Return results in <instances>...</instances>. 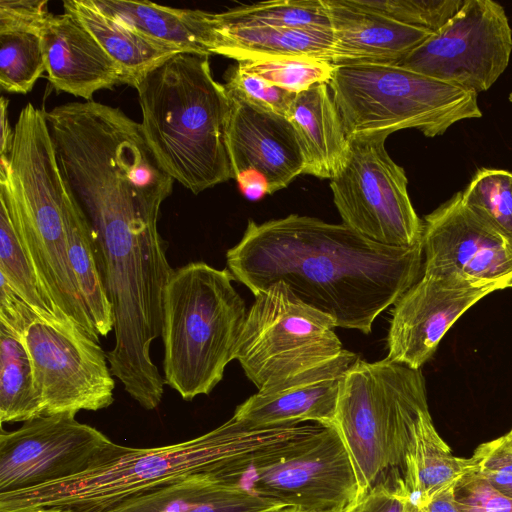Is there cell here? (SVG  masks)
I'll return each instance as SVG.
<instances>
[{
	"label": "cell",
	"instance_id": "obj_1",
	"mask_svg": "<svg viewBox=\"0 0 512 512\" xmlns=\"http://www.w3.org/2000/svg\"><path fill=\"white\" fill-rule=\"evenodd\" d=\"M422 256V243L387 246L343 223L290 214L249 220L226 260L253 295L283 282L336 327L369 334L377 316L419 280Z\"/></svg>",
	"mask_w": 512,
	"mask_h": 512
},
{
	"label": "cell",
	"instance_id": "obj_2",
	"mask_svg": "<svg viewBox=\"0 0 512 512\" xmlns=\"http://www.w3.org/2000/svg\"><path fill=\"white\" fill-rule=\"evenodd\" d=\"M208 57L177 53L134 86L149 148L163 170L194 194L233 178L227 148L232 102Z\"/></svg>",
	"mask_w": 512,
	"mask_h": 512
},
{
	"label": "cell",
	"instance_id": "obj_3",
	"mask_svg": "<svg viewBox=\"0 0 512 512\" xmlns=\"http://www.w3.org/2000/svg\"><path fill=\"white\" fill-rule=\"evenodd\" d=\"M307 423L250 427L231 417L217 428L176 444L133 448L107 464L27 490L0 494V511L66 507L107 512L122 502L195 474H209L227 462L300 432Z\"/></svg>",
	"mask_w": 512,
	"mask_h": 512
},
{
	"label": "cell",
	"instance_id": "obj_4",
	"mask_svg": "<svg viewBox=\"0 0 512 512\" xmlns=\"http://www.w3.org/2000/svg\"><path fill=\"white\" fill-rule=\"evenodd\" d=\"M0 188L9 199L25 248L56 314L99 341L69 264L64 213L67 189L45 110L31 103L19 113L8 159H0Z\"/></svg>",
	"mask_w": 512,
	"mask_h": 512
},
{
	"label": "cell",
	"instance_id": "obj_5",
	"mask_svg": "<svg viewBox=\"0 0 512 512\" xmlns=\"http://www.w3.org/2000/svg\"><path fill=\"white\" fill-rule=\"evenodd\" d=\"M228 269L191 262L163 294L164 383L186 401L208 395L235 353L248 310Z\"/></svg>",
	"mask_w": 512,
	"mask_h": 512
},
{
	"label": "cell",
	"instance_id": "obj_6",
	"mask_svg": "<svg viewBox=\"0 0 512 512\" xmlns=\"http://www.w3.org/2000/svg\"><path fill=\"white\" fill-rule=\"evenodd\" d=\"M328 85L349 139L411 128L433 138L482 116L475 92L396 64L335 65Z\"/></svg>",
	"mask_w": 512,
	"mask_h": 512
},
{
	"label": "cell",
	"instance_id": "obj_7",
	"mask_svg": "<svg viewBox=\"0 0 512 512\" xmlns=\"http://www.w3.org/2000/svg\"><path fill=\"white\" fill-rule=\"evenodd\" d=\"M428 409L420 369L388 358L360 359L350 369L341 385L334 425L355 470L360 499L388 471L402 467L415 423Z\"/></svg>",
	"mask_w": 512,
	"mask_h": 512
},
{
	"label": "cell",
	"instance_id": "obj_8",
	"mask_svg": "<svg viewBox=\"0 0 512 512\" xmlns=\"http://www.w3.org/2000/svg\"><path fill=\"white\" fill-rule=\"evenodd\" d=\"M209 475L299 512H347L360 499L355 470L334 424L307 423L297 434Z\"/></svg>",
	"mask_w": 512,
	"mask_h": 512
},
{
	"label": "cell",
	"instance_id": "obj_9",
	"mask_svg": "<svg viewBox=\"0 0 512 512\" xmlns=\"http://www.w3.org/2000/svg\"><path fill=\"white\" fill-rule=\"evenodd\" d=\"M235 359L259 390L341 353L335 321L301 301L283 282L254 295Z\"/></svg>",
	"mask_w": 512,
	"mask_h": 512
},
{
	"label": "cell",
	"instance_id": "obj_10",
	"mask_svg": "<svg viewBox=\"0 0 512 512\" xmlns=\"http://www.w3.org/2000/svg\"><path fill=\"white\" fill-rule=\"evenodd\" d=\"M387 137L350 138L346 162L330 188L343 224L374 242L412 247L422 241L423 220L411 203L404 169L385 148Z\"/></svg>",
	"mask_w": 512,
	"mask_h": 512
},
{
	"label": "cell",
	"instance_id": "obj_11",
	"mask_svg": "<svg viewBox=\"0 0 512 512\" xmlns=\"http://www.w3.org/2000/svg\"><path fill=\"white\" fill-rule=\"evenodd\" d=\"M75 415H42L14 431L1 430L0 494L76 476L130 450Z\"/></svg>",
	"mask_w": 512,
	"mask_h": 512
},
{
	"label": "cell",
	"instance_id": "obj_12",
	"mask_svg": "<svg viewBox=\"0 0 512 512\" xmlns=\"http://www.w3.org/2000/svg\"><path fill=\"white\" fill-rule=\"evenodd\" d=\"M511 54L504 7L493 0H464L441 30L393 64L479 94L504 73Z\"/></svg>",
	"mask_w": 512,
	"mask_h": 512
},
{
	"label": "cell",
	"instance_id": "obj_13",
	"mask_svg": "<svg viewBox=\"0 0 512 512\" xmlns=\"http://www.w3.org/2000/svg\"><path fill=\"white\" fill-rule=\"evenodd\" d=\"M24 341L43 415L98 411L114 402L115 381L107 353L79 328L38 318Z\"/></svg>",
	"mask_w": 512,
	"mask_h": 512
},
{
	"label": "cell",
	"instance_id": "obj_14",
	"mask_svg": "<svg viewBox=\"0 0 512 512\" xmlns=\"http://www.w3.org/2000/svg\"><path fill=\"white\" fill-rule=\"evenodd\" d=\"M423 275L512 287V242L457 192L423 219Z\"/></svg>",
	"mask_w": 512,
	"mask_h": 512
},
{
	"label": "cell",
	"instance_id": "obj_15",
	"mask_svg": "<svg viewBox=\"0 0 512 512\" xmlns=\"http://www.w3.org/2000/svg\"><path fill=\"white\" fill-rule=\"evenodd\" d=\"M229 96L232 110L227 148L232 177L242 194L256 201L287 187L304 173L303 151L287 117Z\"/></svg>",
	"mask_w": 512,
	"mask_h": 512
},
{
	"label": "cell",
	"instance_id": "obj_16",
	"mask_svg": "<svg viewBox=\"0 0 512 512\" xmlns=\"http://www.w3.org/2000/svg\"><path fill=\"white\" fill-rule=\"evenodd\" d=\"M501 290L423 275L394 304L388 332L393 362L420 369L451 326L486 295Z\"/></svg>",
	"mask_w": 512,
	"mask_h": 512
},
{
	"label": "cell",
	"instance_id": "obj_17",
	"mask_svg": "<svg viewBox=\"0 0 512 512\" xmlns=\"http://www.w3.org/2000/svg\"><path fill=\"white\" fill-rule=\"evenodd\" d=\"M360 359L343 349L330 360L259 390L237 406L233 417L256 428L334 424L341 385Z\"/></svg>",
	"mask_w": 512,
	"mask_h": 512
},
{
	"label": "cell",
	"instance_id": "obj_18",
	"mask_svg": "<svg viewBox=\"0 0 512 512\" xmlns=\"http://www.w3.org/2000/svg\"><path fill=\"white\" fill-rule=\"evenodd\" d=\"M51 85L84 101L95 92L126 84L120 67L72 15L50 14L41 35Z\"/></svg>",
	"mask_w": 512,
	"mask_h": 512
},
{
	"label": "cell",
	"instance_id": "obj_19",
	"mask_svg": "<svg viewBox=\"0 0 512 512\" xmlns=\"http://www.w3.org/2000/svg\"><path fill=\"white\" fill-rule=\"evenodd\" d=\"M324 2L333 31V44L326 61L334 65L393 64L433 34L357 8L348 0Z\"/></svg>",
	"mask_w": 512,
	"mask_h": 512
},
{
	"label": "cell",
	"instance_id": "obj_20",
	"mask_svg": "<svg viewBox=\"0 0 512 512\" xmlns=\"http://www.w3.org/2000/svg\"><path fill=\"white\" fill-rule=\"evenodd\" d=\"M288 119L303 151V174L334 178L346 162L350 140L328 83L297 93Z\"/></svg>",
	"mask_w": 512,
	"mask_h": 512
},
{
	"label": "cell",
	"instance_id": "obj_21",
	"mask_svg": "<svg viewBox=\"0 0 512 512\" xmlns=\"http://www.w3.org/2000/svg\"><path fill=\"white\" fill-rule=\"evenodd\" d=\"M287 508L209 474H195L128 499L107 512H276Z\"/></svg>",
	"mask_w": 512,
	"mask_h": 512
},
{
	"label": "cell",
	"instance_id": "obj_22",
	"mask_svg": "<svg viewBox=\"0 0 512 512\" xmlns=\"http://www.w3.org/2000/svg\"><path fill=\"white\" fill-rule=\"evenodd\" d=\"M99 11L179 52L212 55L211 13L148 1L90 0Z\"/></svg>",
	"mask_w": 512,
	"mask_h": 512
},
{
	"label": "cell",
	"instance_id": "obj_23",
	"mask_svg": "<svg viewBox=\"0 0 512 512\" xmlns=\"http://www.w3.org/2000/svg\"><path fill=\"white\" fill-rule=\"evenodd\" d=\"M212 24L211 53L240 61L315 58L326 61L332 28L226 27Z\"/></svg>",
	"mask_w": 512,
	"mask_h": 512
},
{
	"label": "cell",
	"instance_id": "obj_24",
	"mask_svg": "<svg viewBox=\"0 0 512 512\" xmlns=\"http://www.w3.org/2000/svg\"><path fill=\"white\" fill-rule=\"evenodd\" d=\"M63 7L120 67L125 83L132 87L167 58L180 53L99 11L90 0H66Z\"/></svg>",
	"mask_w": 512,
	"mask_h": 512
},
{
	"label": "cell",
	"instance_id": "obj_25",
	"mask_svg": "<svg viewBox=\"0 0 512 512\" xmlns=\"http://www.w3.org/2000/svg\"><path fill=\"white\" fill-rule=\"evenodd\" d=\"M402 469L409 501L422 504L473 471V462L471 457H457L452 453L437 432L428 409L415 423Z\"/></svg>",
	"mask_w": 512,
	"mask_h": 512
},
{
	"label": "cell",
	"instance_id": "obj_26",
	"mask_svg": "<svg viewBox=\"0 0 512 512\" xmlns=\"http://www.w3.org/2000/svg\"><path fill=\"white\" fill-rule=\"evenodd\" d=\"M64 213L70 267L97 334L106 337L114 329L112 305L90 224L68 190Z\"/></svg>",
	"mask_w": 512,
	"mask_h": 512
},
{
	"label": "cell",
	"instance_id": "obj_27",
	"mask_svg": "<svg viewBox=\"0 0 512 512\" xmlns=\"http://www.w3.org/2000/svg\"><path fill=\"white\" fill-rule=\"evenodd\" d=\"M43 415L24 338L0 326V421L26 422Z\"/></svg>",
	"mask_w": 512,
	"mask_h": 512
},
{
	"label": "cell",
	"instance_id": "obj_28",
	"mask_svg": "<svg viewBox=\"0 0 512 512\" xmlns=\"http://www.w3.org/2000/svg\"><path fill=\"white\" fill-rule=\"evenodd\" d=\"M0 203V275L40 317L63 321L41 286L21 238L11 204L2 188Z\"/></svg>",
	"mask_w": 512,
	"mask_h": 512
},
{
	"label": "cell",
	"instance_id": "obj_29",
	"mask_svg": "<svg viewBox=\"0 0 512 512\" xmlns=\"http://www.w3.org/2000/svg\"><path fill=\"white\" fill-rule=\"evenodd\" d=\"M218 26H263L275 28H331L324 0H277L243 5L211 13Z\"/></svg>",
	"mask_w": 512,
	"mask_h": 512
},
{
	"label": "cell",
	"instance_id": "obj_30",
	"mask_svg": "<svg viewBox=\"0 0 512 512\" xmlns=\"http://www.w3.org/2000/svg\"><path fill=\"white\" fill-rule=\"evenodd\" d=\"M44 27H0V85L9 93H28L45 72Z\"/></svg>",
	"mask_w": 512,
	"mask_h": 512
},
{
	"label": "cell",
	"instance_id": "obj_31",
	"mask_svg": "<svg viewBox=\"0 0 512 512\" xmlns=\"http://www.w3.org/2000/svg\"><path fill=\"white\" fill-rule=\"evenodd\" d=\"M461 193L471 210L512 242V172L481 168Z\"/></svg>",
	"mask_w": 512,
	"mask_h": 512
},
{
	"label": "cell",
	"instance_id": "obj_32",
	"mask_svg": "<svg viewBox=\"0 0 512 512\" xmlns=\"http://www.w3.org/2000/svg\"><path fill=\"white\" fill-rule=\"evenodd\" d=\"M237 66L295 94L319 83H329L335 69L334 64L315 58L240 61Z\"/></svg>",
	"mask_w": 512,
	"mask_h": 512
},
{
	"label": "cell",
	"instance_id": "obj_33",
	"mask_svg": "<svg viewBox=\"0 0 512 512\" xmlns=\"http://www.w3.org/2000/svg\"><path fill=\"white\" fill-rule=\"evenodd\" d=\"M348 1L357 8L381 14L399 23L433 34L441 30L464 3V0Z\"/></svg>",
	"mask_w": 512,
	"mask_h": 512
},
{
	"label": "cell",
	"instance_id": "obj_34",
	"mask_svg": "<svg viewBox=\"0 0 512 512\" xmlns=\"http://www.w3.org/2000/svg\"><path fill=\"white\" fill-rule=\"evenodd\" d=\"M225 87L229 94L261 110L287 118L296 96L238 66L230 72Z\"/></svg>",
	"mask_w": 512,
	"mask_h": 512
},
{
	"label": "cell",
	"instance_id": "obj_35",
	"mask_svg": "<svg viewBox=\"0 0 512 512\" xmlns=\"http://www.w3.org/2000/svg\"><path fill=\"white\" fill-rule=\"evenodd\" d=\"M455 498L460 512H512V496L472 471L458 481Z\"/></svg>",
	"mask_w": 512,
	"mask_h": 512
},
{
	"label": "cell",
	"instance_id": "obj_36",
	"mask_svg": "<svg viewBox=\"0 0 512 512\" xmlns=\"http://www.w3.org/2000/svg\"><path fill=\"white\" fill-rule=\"evenodd\" d=\"M471 459L473 473L512 496V446L505 435L477 446Z\"/></svg>",
	"mask_w": 512,
	"mask_h": 512
},
{
	"label": "cell",
	"instance_id": "obj_37",
	"mask_svg": "<svg viewBox=\"0 0 512 512\" xmlns=\"http://www.w3.org/2000/svg\"><path fill=\"white\" fill-rule=\"evenodd\" d=\"M408 499L402 476L398 472H391L347 512H405Z\"/></svg>",
	"mask_w": 512,
	"mask_h": 512
},
{
	"label": "cell",
	"instance_id": "obj_38",
	"mask_svg": "<svg viewBox=\"0 0 512 512\" xmlns=\"http://www.w3.org/2000/svg\"><path fill=\"white\" fill-rule=\"evenodd\" d=\"M40 317L0 275V326L24 338L29 326Z\"/></svg>",
	"mask_w": 512,
	"mask_h": 512
},
{
	"label": "cell",
	"instance_id": "obj_39",
	"mask_svg": "<svg viewBox=\"0 0 512 512\" xmlns=\"http://www.w3.org/2000/svg\"><path fill=\"white\" fill-rule=\"evenodd\" d=\"M47 5L45 0H0V26L43 27L51 14Z\"/></svg>",
	"mask_w": 512,
	"mask_h": 512
},
{
	"label": "cell",
	"instance_id": "obj_40",
	"mask_svg": "<svg viewBox=\"0 0 512 512\" xmlns=\"http://www.w3.org/2000/svg\"><path fill=\"white\" fill-rule=\"evenodd\" d=\"M457 483L445 487L422 504H413L408 499L405 512H460L455 498Z\"/></svg>",
	"mask_w": 512,
	"mask_h": 512
},
{
	"label": "cell",
	"instance_id": "obj_41",
	"mask_svg": "<svg viewBox=\"0 0 512 512\" xmlns=\"http://www.w3.org/2000/svg\"><path fill=\"white\" fill-rule=\"evenodd\" d=\"M9 101L1 97L0 101V158L8 159L14 141V129L12 130L8 117Z\"/></svg>",
	"mask_w": 512,
	"mask_h": 512
},
{
	"label": "cell",
	"instance_id": "obj_42",
	"mask_svg": "<svg viewBox=\"0 0 512 512\" xmlns=\"http://www.w3.org/2000/svg\"><path fill=\"white\" fill-rule=\"evenodd\" d=\"M0 512H77L74 509L66 507H25Z\"/></svg>",
	"mask_w": 512,
	"mask_h": 512
},
{
	"label": "cell",
	"instance_id": "obj_43",
	"mask_svg": "<svg viewBox=\"0 0 512 512\" xmlns=\"http://www.w3.org/2000/svg\"><path fill=\"white\" fill-rule=\"evenodd\" d=\"M505 437L512 446V429L507 434H505Z\"/></svg>",
	"mask_w": 512,
	"mask_h": 512
},
{
	"label": "cell",
	"instance_id": "obj_44",
	"mask_svg": "<svg viewBox=\"0 0 512 512\" xmlns=\"http://www.w3.org/2000/svg\"><path fill=\"white\" fill-rule=\"evenodd\" d=\"M279 512H299L298 510L294 509V508H291V507H287V508H283L282 510H280Z\"/></svg>",
	"mask_w": 512,
	"mask_h": 512
},
{
	"label": "cell",
	"instance_id": "obj_45",
	"mask_svg": "<svg viewBox=\"0 0 512 512\" xmlns=\"http://www.w3.org/2000/svg\"><path fill=\"white\" fill-rule=\"evenodd\" d=\"M280 511V510H279ZM279 511H276V512H279Z\"/></svg>",
	"mask_w": 512,
	"mask_h": 512
}]
</instances>
